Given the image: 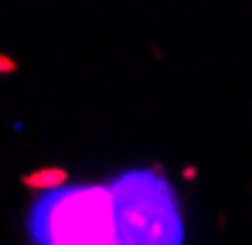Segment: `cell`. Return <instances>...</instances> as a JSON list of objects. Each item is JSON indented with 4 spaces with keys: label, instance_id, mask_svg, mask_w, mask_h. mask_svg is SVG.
Masks as SVG:
<instances>
[{
    "label": "cell",
    "instance_id": "cell-1",
    "mask_svg": "<svg viewBox=\"0 0 252 245\" xmlns=\"http://www.w3.org/2000/svg\"><path fill=\"white\" fill-rule=\"evenodd\" d=\"M31 242H116L109 184H62L44 191L28 214Z\"/></svg>",
    "mask_w": 252,
    "mask_h": 245
},
{
    "label": "cell",
    "instance_id": "cell-2",
    "mask_svg": "<svg viewBox=\"0 0 252 245\" xmlns=\"http://www.w3.org/2000/svg\"><path fill=\"white\" fill-rule=\"evenodd\" d=\"M109 187L116 204V242H184L177 191L160 170H123Z\"/></svg>",
    "mask_w": 252,
    "mask_h": 245
}]
</instances>
